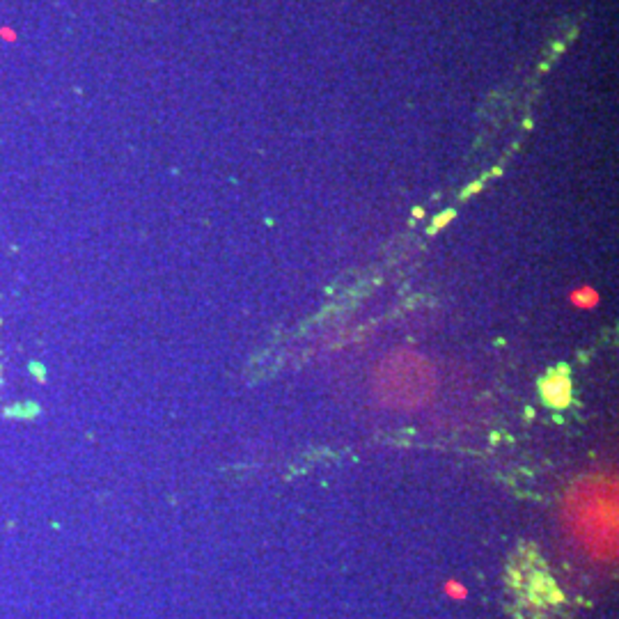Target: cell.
<instances>
[{
    "label": "cell",
    "mask_w": 619,
    "mask_h": 619,
    "mask_svg": "<svg viewBox=\"0 0 619 619\" xmlns=\"http://www.w3.org/2000/svg\"><path fill=\"white\" fill-rule=\"evenodd\" d=\"M452 216H454V211H447V213H440V216H438V218H436V223H434V227H431V232H434V229H438V227H443V225H447V220H450V218H452Z\"/></svg>",
    "instance_id": "1"
}]
</instances>
